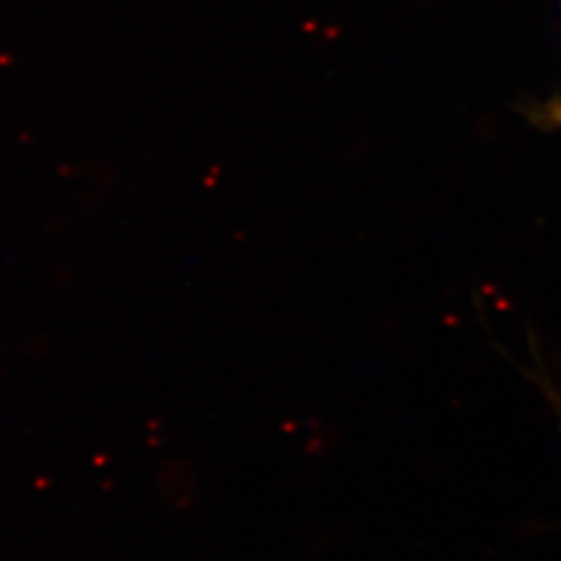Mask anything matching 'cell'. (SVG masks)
<instances>
[{
    "mask_svg": "<svg viewBox=\"0 0 561 561\" xmlns=\"http://www.w3.org/2000/svg\"><path fill=\"white\" fill-rule=\"evenodd\" d=\"M560 117H561V108H560Z\"/></svg>",
    "mask_w": 561,
    "mask_h": 561,
    "instance_id": "obj_1",
    "label": "cell"
}]
</instances>
